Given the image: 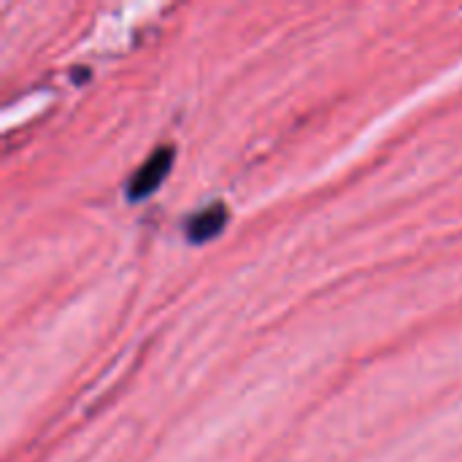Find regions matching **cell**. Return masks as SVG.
I'll use <instances>...</instances> for the list:
<instances>
[{
  "instance_id": "7a4b0ae2",
  "label": "cell",
  "mask_w": 462,
  "mask_h": 462,
  "mask_svg": "<svg viewBox=\"0 0 462 462\" xmlns=\"http://www.w3.org/2000/svg\"><path fill=\"white\" fill-rule=\"evenodd\" d=\"M227 206L225 203H214L203 211H198L189 222H187V238L192 244H206L211 238H217L225 225H227Z\"/></svg>"
},
{
  "instance_id": "6da1fadb",
  "label": "cell",
  "mask_w": 462,
  "mask_h": 462,
  "mask_svg": "<svg viewBox=\"0 0 462 462\" xmlns=\"http://www.w3.org/2000/svg\"><path fill=\"white\" fill-rule=\"evenodd\" d=\"M176 160V149L173 146H160L157 152H152L143 165L133 173V179L127 181V198L130 200H143L149 195H154L162 181L171 173V165Z\"/></svg>"
}]
</instances>
